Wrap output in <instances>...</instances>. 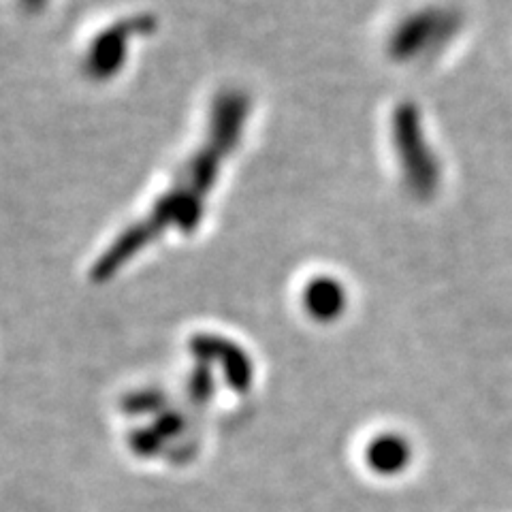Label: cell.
I'll return each mask as SVG.
<instances>
[{"instance_id": "277c9868", "label": "cell", "mask_w": 512, "mask_h": 512, "mask_svg": "<svg viewBox=\"0 0 512 512\" xmlns=\"http://www.w3.org/2000/svg\"><path fill=\"white\" fill-rule=\"evenodd\" d=\"M22 3L28 7V9H41L47 0H22Z\"/></svg>"}, {"instance_id": "7a4b0ae2", "label": "cell", "mask_w": 512, "mask_h": 512, "mask_svg": "<svg viewBox=\"0 0 512 512\" xmlns=\"http://www.w3.org/2000/svg\"><path fill=\"white\" fill-rule=\"evenodd\" d=\"M303 306L314 318L329 320L344 308V288L331 278H316L303 291Z\"/></svg>"}, {"instance_id": "6da1fadb", "label": "cell", "mask_w": 512, "mask_h": 512, "mask_svg": "<svg viewBox=\"0 0 512 512\" xmlns=\"http://www.w3.org/2000/svg\"><path fill=\"white\" fill-rule=\"evenodd\" d=\"M152 30H156V20L152 15H139V18H128L109 26L92 41L84 71L96 82L114 77L122 69L131 39L150 35Z\"/></svg>"}, {"instance_id": "3957f363", "label": "cell", "mask_w": 512, "mask_h": 512, "mask_svg": "<svg viewBox=\"0 0 512 512\" xmlns=\"http://www.w3.org/2000/svg\"><path fill=\"white\" fill-rule=\"evenodd\" d=\"M408 457H410L408 444L395 436L376 440L370 453L372 466L380 472H399L408 463Z\"/></svg>"}]
</instances>
